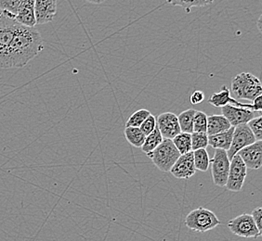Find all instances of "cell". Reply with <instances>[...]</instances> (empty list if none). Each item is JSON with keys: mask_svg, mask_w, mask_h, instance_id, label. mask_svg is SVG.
Instances as JSON below:
<instances>
[{"mask_svg": "<svg viewBox=\"0 0 262 241\" xmlns=\"http://www.w3.org/2000/svg\"><path fill=\"white\" fill-rule=\"evenodd\" d=\"M193 161L197 171L207 172L210 165V158L206 149L192 151Z\"/></svg>", "mask_w": 262, "mask_h": 241, "instance_id": "24", "label": "cell"}, {"mask_svg": "<svg viewBox=\"0 0 262 241\" xmlns=\"http://www.w3.org/2000/svg\"><path fill=\"white\" fill-rule=\"evenodd\" d=\"M169 173L179 179H189L194 176L196 169L194 166L192 151L180 156Z\"/></svg>", "mask_w": 262, "mask_h": 241, "instance_id": "11", "label": "cell"}, {"mask_svg": "<svg viewBox=\"0 0 262 241\" xmlns=\"http://www.w3.org/2000/svg\"><path fill=\"white\" fill-rule=\"evenodd\" d=\"M210 163L214 184L216 186L224 187L227 183L228 174L231 164L227 151L217 149L213 159L210 160Z\"/></svg>", "mask_w": 262, "mask_h": 241, "instance_id": "6", "label": "cell"}, {"mask_svg": "<svg viewBox=\"0 0 262 241\" xmlns=\"http://www.w3.org/2000/svg\"><path fill=\"white\" fill-rule=\"evenodd\" d=\"M15 20L26 27H35L36 26L35 15V0H23Z\"/></svg>", "mask_w": 262, "mask_h": 241, "instance_id": "16", "label": "cell"}, {"mask_svg": "<svg viewBox=\"0 0 262 241\" xmlns=\"http://www.w3.org/2000/svg\"><path fill=\"white\" fill-rule=\"evenodd\" d=\"M244 163L248 169L258 170L262 165V141H255L252 144L238 151Z\"/></svg>", "mask_w": 262, "mask_h": 241, "instance_id": "10", "label": "cell"}, {"mask_svg": "<svg viewBox=\"0 0 262 241\" xmlns=\"http://www.w3.org/2000/svg\"><path fill=\"white\" fill-rule=\"evenodd\" d=\"M208 103L210 105L214 106V107H217V108H219V107L222 108V107L225 105H232L236 106V107H241V108H246V109H249V110L254 111L252 103L251 104H247V103H241V102L236 101L235 99H233V98L231 97L230 89H228V87L226 86H222V89H221L220 92L213 94L209 98Z\"/></svg>", "mask_w": 262, "mask_h": 241, "instance_id": "15", "label": "cell"}, {"mask_svg": "<svg viewBox=\"0 0 262 241\" xmlns=\"http://www.w3.org/2000/svg\"><path fill=\"white\" fill-rule=\"evenodd\" d=\"M195 111H196L193 109H189L182 111V113L178 116L180 128L183 133L192 134L193 132V117L195 114Z\"/></svg>", "mask_w": 262, "mask_h": 241, "instance_id": "21", "label": "cell"}, {"mask_svg": "<svg viewBox=\"0 0 262 241\" xmlns=\"http://www.w3.org/2000/svg\"><path fill=\"white\" fill-rule=\"evenodd\" d=\"M20 26L14 16L0 10V54L9 46Z\"/></svg>", "mask_w": 262, "mask_h": 241, "instance_id": "9", "label": "cell"}, {"mask_svg": "<svg viewBox=\"0 0 262 241\" xmlns=\"http://www.w3.org/2000/svg\"><path fill=\"white\" fill-rule=\"evenodd\" d=\"M253 135L256 137V140H261L262 139V117L261 115L256 116L249 120L247 124Z\"/></svg>", "mask_w": 262, "mask_h": 241, "instance_id": "29", "label": "cell"}, {"mask_svg": "<svg viewBox=\"0 0 262 241\" xmlns=\"http://www.w3.org/2000/svg\"><path fill=\"white\" fill-rule=\"evenodd\" d=\"M23 0H0V10L15 17Z\"/></svg>", "mask_w": 262, "mask_h": 241, "instance_id": "27", "label": "cell"}, {"mask_svg": "<svg viewBox=\"0 0 262 241\" xmlns=\"http://www.w3.org/2000/svg\"><path fill=\"white\" fill-rule=\"evenodd\" d=\"M43 50L44 41L40 33L35 27L20 26L9 46L0 54V68H23Z\"/></svg>", "mask_w": 262, "mask_h": 241, "instance_id": "1", "label": "cell"}, {"mask_svg": "<svg viewBox=\"0 0 262 241\" xmlns=\"http://www.w3.org/2000/svg\"><path fill=\"white\" fill-rule=\"evenodd\" d=\"M86 2H89V3H91V4L99 5V4H101V3L105 2L106 0H86Z\"/></svg>", "mask_w": 262, "mask_h": 241, "instance_id": "34", "label": "cell"}, {"mask_svg": "<svg viewBox=\"0 0 262 241\" xmlns=\"http://www.w3.org/2000/svg\"><path fill=\"white\" fill-rule=\"evenodd\" d=\"M205 100V94L204 92L201 90H195L192 93L191 98H190V101L193 105H198L202 103Z\"/></svg>", "mask_w": 262, "mask_h": 241, "instance_id": "32", "label": "cell"}, {"mask_svg": "<svg viewBox=\"0 0 262 241\" xmlns=\"http://www.w3.org/2000/svg\"><path fill=\"white\" fill-rule=\"evenodd\" d=\"M151 114V112L148 110H139L135 111L132 115L127 119L126 123V126H132V127H140L141 124L144 122L148 116Z\"/></svg>", "mask_w": 262, "mask_h": 241, "instance_id": "26", "label": "cell"}, {"mask_svg": "<svg viewBox=\"0 0 262 241\" xmlns=\"http://www.w3.org/2000/svg\"><path fill=\"white\" fill-rule=\"evenodd\" d=\"M232 92L237 99L253 101L261 95V83L252 74L241 73L232 79Z\"/></svg>", "mask_w": 262, "mask_h": 241, "instance_id": "2", "label": "cell"}, {"mask_svg": "<svg viewBox=\"0 0 262 241\" xmlns=\"http://www.w3.org/2000/svg\"><path fill=\"white\" fill-rule=\"evenodd\" d=\"M255 141H257L256 137L253 135L247 124L234 126L232 144L227 151V155L230 161L233 158V156L238 153V151H241L243 148L252 144Z\"/></svg>", "mask_w": 262, "mask_h": 241, "instance_id": "8", "label": "cell"}, {"mask_svg": "<svg viewBox=\"0 0 262 241\" xmlns=\"http://www.w3.org/2000/svg\"><path fill=\"white\" fill-rule=\"evenodd\" d=\"M232 127V125L226 117L222 115L207 116V134L213 136L219 133L228 130Z\"/></svg>", "mask_w": 262, "mask_h": 241, "instance_id": "18", "label": "cell"}, {"mask_svg": "<svg viewBox=\"0 0 262 241\" xmlns=\"http://www.w3.org/2000/svg\"><path fill=\"white\" fill-rule=\"evenodd\" d=\"M173 144L176 147L177 150L180 154H185L192 151V141H191V134L181 132L172 139Z\"/></svg>", "mask_w": 262, "mask_h": 241, "instance_id": "22", "label": "cell"}, {"mask_svg": "<svg viewBox=\"0 0 262 241\" xmlns=\"http://www.w3.org/2000/svg\"><path fill=\"white\" fill-rule=\"evenodd\" d=\"M156 128H157V117H155L151 114L148 116L140 126V129L145 136H148L149 134H151V132L155 130Z\"/></svg>", "mask_w": 262, "mask_h": 241, "instance_id": "30", "label": "cell"}, {"mask_svg": "<svg viewBox=\"0 0 262 241\" xmlns=\"http://www.w3.org/2000/svg\"><path fill=\"white\" fill-rule=\"evenodd\" d=\"M125 136L131 146L141 148L146 136L141 132L140 127L127 126L125 129Z\"/></svg>", "mask_w": 262, "mask_h": 241, "instance_id": "20", "label": "cell"}, {"mask_svg": "<svg viewBox=\"0 0 262 241\" xmlns=\"http://www.w3.org/2000/svg\"><path fill=\"white\" fill-rule=\"evenodd\" d=\"M163 139H164V137L162 136L160 131L158 130V128L157 127L155 130L151 132V134L145 136L144 142H143L142 146L141 147V151L142 152H144L146 155L151 153V151H155L157 147L161 144Z\"/></svg>", "mask_w": 262, "mask_h": 241, "instance_id": "19", "label": "cell"}, {"mask_svg": "<svg viewBox=\"0 0 262 241\" xmlns=\"http://www.w3.org/2000/svg\"><path fill=\"white\" fill-rule=\"evenodd\" d=\"M207 115L203 111H196L193 117V132L207 133Z\"/></svg>", "mask_w": 262, "mask_h": 241, "instance_id": "28", "label": "cell"}, {"mask_svg": "<svg viewBox=\"0 0 262 241\" xmlns=\"http://www.w3.org/2000/svg\"><path fill=\"white\" fill-rule=\"evenodd\" d=\"M253 220L255 222L257 229L261 233L262 231V208L261 207H257L253 210L252 213Z\"/></svg>", "mask_w": 262, "mask_h": 241, "instance_id": "31", "label": "cell"}, {"mask_svg": "<svg viewBox=\"0 0 262 241\" xmlns=\"http://www.w3.org/2000/svg\"><path fill=\"white\" fill-rule=\"evenodd\" d=\"M147 156L160 171L168 173L181 154L173 144L172 139L164 138L161 144Z\"/></svg>", "mask_w": 262, "mask_h": 241, "instance_id": "3", "label": "cell"}, {"mask_svg": "<svg viewBox=\"0 0 262 241\" xmlns=\"http://www.w3.org/2000/svg\"><path fill=\"white\" fill-rule=\"evenodd\" d=\"M252 105L253 109H254V111L255 112H257L258 114H260L261 115L262 112V97L261 95H259V97H257V99H255L254 101H252Z\"/></svg>", "mask_w": 262, "mask_h": 241, "instance_id": "33", "label": "cell"}, {"mask_svg": "<svg viewBox=\"0 0 262 241\" xmlns=\"http://www.w3.org/2000/svg\"><path fill=\"white\" fill-rule=\"evenodd\" d=\"M234 126L230 129L219 133L213 136H208V145L215 150H223L227 151L232 144V136H233Z\"/></svg>", "mask_w": 262, "mask_h": 241, "instance_id": "17", "label": "cell"}, {"mask_svg": "<svg viewBox=\"0 0 262 241\" xmlns=\"http://www.w3.org/2000/svg\"><path fill=\"white\" fill-rule=\"evenodd\" d=\"M57 14V0H35L36 25H46L54 20Z\"/></svg>", "mask_w": 262, "mask_h": 241, "instance_id": "14", "label": "cell"}, {"mask_svg": "<svg viewBox=\"0 0 262 241\" xmlns=\"http://www.w3.org/2000/svg\"><path fill=\"white\" fill-rule=\"evenodd\" d=\"M247 175V168L244 163L241 157L235 154L231 160L230 170L228 174L226 188L232 192H240L242 190L244 183Z\"/></svg>", "mask_w": 262, "mask_h": 241, "instance_id": "7", "label": "cell"}, {"mask_svg": "<svg viewBox=\"0 0 262 241\" xmlns=\"http://www.w3.org/2000/svg\"><path fill=\"white\" fill-rule=\"evenodd\" d=\"M157 127L162 136L166 139H173L182 131L179 125L178 116L173 112H164L157 118Z\"/></svg>", "mask_w": 262, "mask_h": 241, "instance_id": "12", "label": "cell"}, {"mask_svg": "<svg viewBox=\"0 0 262 241\" xmlns=\"http://www.w3.org/2000/svg\"><path fill=\"white\" fill-rule=\"evenodd\" d=\"M221 224L222 222L220 221L213 211L203 207L192 210L188 213L185 219V226L189 229L200 233L212 230L215 227L221 226Z\"/></svg>", "mask_w": 262, "mask_h": 241, "instance_id": "4", "label": "cell"}, {"mask_svg": "<svg viewBox=\"0 0 262 241\" xmlns=\"http://www.w3.org/2000/svg\"><path fill=\"white\" fill-rule=\"evenodd\" d=\"M215 0H166L168 4H170L174 7H181L186 12H190L191 9L193 7H206L207 5H210Z\"/></svg>", "mask_w": 262, "mask_h": 241, "instance_id": "23", "label": "cell"}, {"mask_svg": "<svg viewBox=\"0 0 262 241\" xmlns=\"http://www.w3.org/2000/svg\"><path fill=\"white\" fill-rule=\"evenodd\" d=\"M191 141L192 151L200 149H207V147L208 146V135L207 133L192 132L191 134Z\"/></svg>", "mask_w": 262, "mask_h": 241, "instance_id": "25", "label": "cell"}, {"mask_svg": "<svg viewBox=\"0 0 262 241\" xmlns=\"http://www.w3.org/2000/svg\"><path fill=\"white\" fill-rule=\"evenodd\" d=\"M229 229L234 235L244 238H257L261 236V233L257 229L251 214L243 213L237 216L228 223Z\"/></svg>", "mask_w": 262, "mask_h": 241, "instance_id": "5", "label": "cell"}, {"mask_svg": "<svg viewBox=\"0 0 262 241\" xmlns=\"http://www.w3.org/2000/svg\"><path fill=\"white\" fill-rule=\"evenodd\" d=\"M222 115L227 118L232 126L247 124L249 120L256 117V113H257L249 109L232 105L223 106L222 107Z\"/></svg>", "mask_w": 262, "mask_h": 241, "instance_id": "13", "label": "cell"}]
</instances>
